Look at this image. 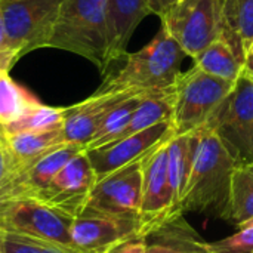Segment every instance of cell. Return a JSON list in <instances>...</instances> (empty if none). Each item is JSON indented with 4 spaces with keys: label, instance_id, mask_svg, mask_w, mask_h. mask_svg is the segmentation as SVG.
I'll use <instances>...</instances> for the list:
<instances>
[{
    "label": "cell",
    "instance_id": "cell-36",
    "mask_svg": "<svg viewBox=\"0 0 253 253\" xmlns=\"http://www.w3.org/2000/svg\"><path fill=\"white\" fill-rule=\"evenodd\" d=\"M110 252H111V251H108V252H105V253H110Z\"/></svg>",
    "mask_w": 253,
    "mask_h": 253
},
{
    "label": "cell",
    "instance_id": "cell-31",
    "mask_svg": "<svg viewBox=\"0 0 253 253\" xmlns=\"http://www.w3.org/2000/svg\"><path fill=\"white\" fill-rule=\"evenodd\" d=\"M242 74L248 76L253 79V52H249L245 58V62H243V70H242Z\"/></svg>",
    "mask_w": 253,
    "mask_h": 253
},
{
    "label": "cell",
    "instance_id": "cell-1",
    "mask_svg": "<svg viewBox=\"0 0 253 253\" xmlns=\"http://www.w3.org/2000/svg\"><path fill=\"white\" fill-rule=\"evenodd\" d=\"M199 135V150L179 206V216L187 212H212L225 219L237 163L211 129L202 126Z\"/></svg>",
    "mask_w": 253,
    "mask_h": 253
},
{
    "label": "cell",
    "instance_id": "cell-5",
    "mask_svg": "<svg viewBox=\"0 0 253 253\" xmlns=\"http://www.w3.org/2000/svg\"><path fill=\"white\" fill-rule=\"evenodd\" d=\"M234 84L208 74L196 65L181 73L175 83L173 133L184 135L205 126L218 105L233 90Z\"/></svg>",
    "mask_w": 253,
    "mask_h": 253
},
{
    "label": "cell",
    "instance_id": "cell-2",
    "mask_svg": "<svg viewBox=\"0 0 253 253\" xmlns=\"http://www.w3.org/2000/svg\"><path fill=\"white\" fill-rule=\"evenodd\" d=\"M185 52L160 28L141 50L127 53L125 65L104 79L99 92H147L175 86L181 76Z\"/></svg>",
    "mask_w": 253,
    "mask_h": 253
},
{
    "label": "cell",
    "instance_id": "cell-13",
    "mask_svg": "<svg viewBox=\"0 0 253 253\" xmlns=\"http://www.w3.org/2000/svg\"><path fill=\"white\" fill-rule=\"evenodd\" d=\"M84 150L86 148L82 145L65 142L22 169H13L10 165V173L3 190L1 205L18 199H37L59 170Z\"/></svg>",
    "mask_w": 253,
    "mask_h": 253
},
{
    "label": "cell",
    "instance_id": "cell-33",
    "mask_svg": "<svg viewBox=\"0 0 253 253\" xmlns=\"http://www.w3.org/2000/svg\"><path fill=\"white\" fill-rule=\"evenodd\" d=\"M239 228H240V230H242V228H253V218L252 219H249V221H246V222H243V224H240Z\"/></svg>",
    "mask_w": 253,
    "mask_h": 253
},
{
    "label": "cell",
    "instance_id": "cell-9",
    "mask_svg": "<svg viewBox=\"0 0 253 253\" xmlns=\"http://www.w3.org/2000/svg\"><path fill=\"white\" fill-rule=\"evenodd\" d=\"M144 159L98 179L82 213L139 218Z\"/></svg>",
    "mask_w": 253,
    "mask_h": 253
},
{
    "label": "cell",
    "instance_id": "cell-23",
    "mask_svg": "<svg viewBox=\"0 0 253 253\" xmlns=\"http://www.w3.org/2000/svg\"><path fill=\"white\" fill-rule=\"evenodd\" d=\"M150 90L132 93L130 96H127L126 99H123L122 102H119L105 116V119L99 125L96 133L93 135L92 141L86 147V151L95 150V148H99V147H104V145L111 144L120 135V132L127 126V123L130 122L133 113L136 111V108L139 107V104L142 102V99L145 98V95Z\"/></svg>",
    "mask_w": 253,
    "mask_h": 253
},
{
    "label": "cell",
    "instance_id": "cell-28",
    "mask_svg": "<svg viewBox=\"0 0 253 253\" xmlns=\"http://www.w3.org/2000/svg\"><path fill=\"white\" fill-rule=\"evenodd\" d=\"M147 239H133L127 240L111 249L110 253H142L147 248Z\"/></svg>",
    "mask_w": 253,
    "mask_h": 253
},
{
    "label": "cell",
    "instance_id": "cell-16",
    "mask_svg": "<svg viewBox=\"0 0 253 253\" xmlns=\"http://www.w3.org/2000/svg\"><path fill=\"white\" fill-rule=\"evenodd\" d=\"M151 10L145 0H108V62L110 65L127 55V44L139 22Z\"/></svg>",
    "mask_w": 253,
    "mask_h": 253
},
{
    "label": "cell",
    "instance_id": "cell-15",
    "mask_svg": "<svg viewBox=\"0 0 253 253\" xmlns=\"http://www.w3.org/2000/svg\"><path fill=\"white\" fill-rule=\"evenodd\" d=\"M136 93L135 90L126 92H99L96 90L87 99L67 107V117L64 122V139L70 144L87 147L96 133L105 116L123 99Z\"/></svg>",
    "mask_w": 253,
    "mask_h": 253
},
{
    "label": "cell",
    "instance_id": "cell-27",
    "mask_svg": "<svg viewBox=\"0 0 253 253\" xmlns=\"http://www.w3.org/2000/svg\"><path fill=\"white\" fill-rule=\"evenodd\" d=\"M15 62H16V59L9 52V47H7L6 25H4L3 7H1V0H0V70H7L9 71Z\"/></svg>",
    "mask_w": 253,
    "mask_h": 253
},
{
    "label": "cell",
    "instance_id": "cell-29",
    "mask_svg": "<svg viewBox=\"0 0 253 253\" xmlns=\"http://www.w3.org/2000/svg\"><path fill=\"white\" fill-rule=\"evenodd\" d=\"M9 173H10V162L0 141V206H1V196H3L4 185L9 178Z\"/></svg>",
    "mask_w": 253,
    "mask_h": 253
},
{
    "label": "cell",
    "instance_id": "cell-10",
    "mask_svg": "<svg viewBox=\"0 0 253 253\" xmlns=\"http://www.w3.org/2000/svg\"><path fill=\"white\" fill-rule=\"evenodd\" d=\"M169 139L157 145L144 159L142 200L139 211L141 239H148L172 219V193L168 179Z\"/></svg>",
    "mask_w": 253,
    "mask_h": 253
},
{
    "label": "cell",
    "instance_id": "cell-7",
    "mask_svg": "<svg viewBox=\"0 0 253 253\" xmlns=\"http://www.w3.org/2000/svg\"><path fill=\"white\" fill-rule=\"evenodd\" d=\"M64 0H1L9 52L22 55L47 47Z\"/></svg>",
    "mask_w": 253,
    "mask_h": 253
},
{
    "label": "cell",
    "instance_id": "cell-19",
    "mask_svg": "<svg viewBox=\"0 0 253 253\" xmlns=\"http://www.w3.org/2000/svg\"><path fill=\"white\" fill-rule=\"evenodd\" d=\"M219 39L245 62L253 43V0H222Z\"/></svg>",
    "mask_w": 253,
    "mask_h": 253
},
{
    "label": "cell",
    "instance_id": "cell-6",
    "mask_svg": "<svg viewBox=\"0 0 253 253\" xmlns=\"http://www.w3.org/2000/svg\"><path fill=\"white\" fill-rule=\"evenodd\" d=\"M222 0H178L159 18L162 28L193 59L221 34Z\"/></svg>",
    "mask_w": 253,
    "mask_h": 253
},
{
    "label": "cell",
    "instance_id": "cell-14",
    "mask_svg": "<svg viewBox=\"0 0 253 253\" xmlns=\"http://www.w3.org/2000/svg\"><path fill=\"white\" fill-rule=\"evenodd\" d=\"M173 135L172 122H163L142 132L126 136L108 145L89 150L86 153L96 173V178L101 179L123 166L141 160L157 145Z\"/></svg>",
    "mask_w": 253,
    "mask_h": 253
},
{
    "label": "cell",
    "instance_id": "cell-17",
    "mask_svg": "<svg viewBox=\"0 0 253 253\" xmlns=\"http://www.w3.org/2000/svg\"><path fill=\"white\" fill-rule=\"evenodd\" d=\"M199 129L184 135H173L168 142V179L172 193V219L179 216V206L194 166L199 150Z\"/></svg>",
    "mask_w": 253,
    "mask_h": 253
},
{
    "label": "cell",
    "instance_id": "cell-34",
    "mask_svg": "<svg viewBox=\"0 0 253 253\" xmlns=\"http://www.w3.org/2000/svg\"><path fill=\"white\" fill-rule=\"evenodd\" d=\"M147 246H148V245H147ZM142 253H150V251H148V248H145V251H144V252Z\"/></svg>",
    "mask_w": 253,
    "mask_h": 253
},
{
    "label": "cell",
    "instance_id": "cell-22",
    "mask_svg": "<svg viewBox=\"0 0 253 253\" xmlns=\"http://www.w3.org/2000/svg\"><path fill=\"white\" fill-rule=\"evenodd\" d=\"M253 218V165H237L228 197L225 219L237 227Z\"/></svg>",
    "mask_w": 253,
    "mask_h": 253
},
{
    "label": "cell",
    "instance_id": "cell-8",
    "mask_svg": "<svg viewBox=\"0 0 253 253\" xmlns=\"http://www.w3.org/2000/svg\"><path fill=\"white\" fill-rule=\"evenodd\" d=\"M74 218L37 199H18L0 206V231L71 246Z\"/></svg>",
    "mask_w": 253,
    "mask_h": 253
},
{
    "label": "cell",
    "instance_id": "cell-26",
    "mask_svg": "<svg viewBox=\"0 0 253 253\" xmlns=\"http://www.w3.org/2000/svg\"><path fill=\"white\" fill-rule=\"evenodd\" d=\"M202 249L206 253H253V228H242L218 242H203Z\"/></svg>",
    "mask_w": 253,
    "mask_h": 253
},
{
    "label": "cell",
    "instance_id": "cell-20",
    "mask_svg": "<svg viewBox=\"0 0 253 253\" xmlns=\"http://www.w3.org/2000/svg\"><path fill=\"white\" fill-rule=\"evenodd\" d=\"M194 65L202 71L227 82L236 83L243 70V61L222 39L215 40L194 58Z\"/></svg>",
    "mask_w": 253,
    "mask_h": 253
},
{
    "label": "cell",
    "instance_id": "cell-18",
    "mask_svg": "<svg viewBox=\"0 0 253 253\" xmlns=\"http://www.w3.org/2000/svg\"><path fill=\"white\" fill-rule=\"evenodd\" d=\"M0 141L13 169H22L65 144L62 129L47 132L0 133Z\"/></svg>",
    "mask_w": 253,
    "mask_h": 253
},
{
    "label": "cell",
    "instance_id": "cell-30",
    "mask_svg": "<svg viewBox=\"0 0 253 253\" xmlns=\"http://www.w3.org/2000/svg\"><path fill=\"white\" fill-rule=\"evenodd\" d=\"M175 1H178V0H145V3H147V6L150 7V10H151V13H154V15H157V16H160L169 6H172Z\"/></svg>",
    "mask_w": 253,
    "mask_h": 253
},
{
    "label": "cell",
    "instance_id": "cell-24",
    "mask_svg": "<svg viewBox=\"0 0 253 253\" xmlns=\"http://www.w3.org/2000/svg\"><path fill=\"white\" fill-rule=\"evenodd\" d=\"M67 117V107H49L39 104L24 114L19 120L1 129L0 133L15 132H47L62 129Z\"/></svg>",
    "mask_w": 253,
    "mask_h": 253
},
{
    "label": "cell",
    "instance_id": "cell-12",
    "mask_svg": "<svg viewBox=\"0 0 253 253\" xmlns=\"http://www.w3.org/2000/svg\"><path fill=\"white\" fill-rule=\"evenodd\" d=\"M96 181V173L84 150L59 170L37 200L77 218L83 212Z\"/></svg>",
    "mask_w": 253,
    "mask_h": 253
},
{
    "label": "cell",
    "instance_id": "cell-21",
    "mask_svg": "<svg viewBox=\"0 0 253 253\" xmlns=\"http://www.w3.org/2000/svg\"><path fill=\"white\" fill-rule=\"evenodd\" d=\"M40 101L18 84L7 70H0V130L19 120Z\"/></svg>",
    "mask_w": 253,
    "mask_h": 253
},
{
    "label": "cell",
    "instance_id": "cell-35",
    "mask_svg": "<svg viewBox=\"0 0 253 253\" xmlns=\"http://www.w3.org/2000/svg\"><path fill=\"white\" fill-rule=\"evenodd\" d=\"M249 52H253V43H252V46H251V49H249ZM249 52H248V53H249Z\"/></svg>",
    "mask_w": 253,
    "mask_h": 253
},
{
    "label": "cell",
    "instance_id": "cell-3",
    "mask_svg": "<svg viewBox=\"0 0 253 253\" xmlns=\"http://www.w3.org/2000/svg\"><path fill=\"white\" fill-rule=\"evenodd\" d=\"M108 0H64L47 47L80 55L102 74L108 62Z\"/></svg>",
    "mask_w": 253,
    "mask_h": 253
},
{
    "label": "cell",
    "instance_id": "cell-32",
    "mask_svg": "<svg viewBox=\"0 0 253 253\" xmlns=\"http://www.w3.org/2000/svg\"><path fill=\"white\" fill-rule=\"evenodd\" d=\"M0 253H6V246H4V233L0 231Z\"/></svg>",
    "mask_w": 253,
    "mask_h": 253
},
{
    "label": "cell",
    "instance_id": "cell-37",
    "mask_svg": "<svg viewBox=\"0 0 253 253\" xmlns=\"http://www.w3.org/2000/svg\"><path fill=\"white\" fill-rule=\"evenodd\" d=\"M203 253H206V252H203Z\"/></svg>",
    "mask_w": 253,
    "mask_h": 253
},
{
    "label": "cell",
    "instance_id": "cell-11",
    "mask_svg": "<svg viewBox=\"0 0 253 253\" xmlns=\"http://www.w3.org/2000/svg\"><path fill=\"white\" fill-rule=\"evenodd\" d=\"M139 218L82 213L73 221L71 246L80 253H105L133 239H141Z\"/></svg>",
    "mask_w": 253,
    "mask_h": 253
},
{
    "label": "cell",
    "instance_id": "cell-4",
    "mask_svg": "<svg viewBox=\"0 0 253 253\" xmlns=\"http://www.w3.org/2000/svg\"><path fill=\"white\" fill-rule=\"evenodd\" d=\"M205 126L221 139L237 165H253V79L240 74Z\"/></svg>",
    "mask_w": 253,
    "mask_h": 253
},
{
    "label": "cell",
    "instance_id": "cell-25",
    "mask_svg": "<svg viewBox=\"0 0 253 253\" xmlns=\"http://www.w3.org/2000/svg\"><path fill=\"white\" fill-rule=\"evenodd\" d=\"M4 246L6 253H80L73 248L10 233H4Z\"/></svg>",
    "mask_w": 253,
    "mask_h": 253
}]
</instances>
